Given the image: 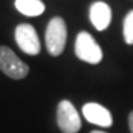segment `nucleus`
<instances>
[{
	"label": "nucleus",
	"instance_id": "1",
	"mask_svg": "<svg viewBox=\"0 0 133 133\" xmlns=\"http://www.w3.org/2000/svg\"><path fill=\"white\" fill-rule=\"evenodd\" d=\"M66 42V25L63 18L56 16L49 21L45 31V44L50 56H60Z\"/></svg>",
	"mask_w": 133,
	"mask_h": 133
},
{
	"label": "nucleus",
	"instance_id": "8",
	"mask_svg": "<svg viewBox=\"0 0 133 133\" xmlns=\"http://www.w3.org/2000/svg\"><path fill=\"white\" fill-rule=\"evenodd\" d=\"M15 7L26 16H38L45 11V4L41 0H15Z\"/></svg>",
	"mask_w": 133,
	"mask_h": 133
},
{
	"label": "nucleus",
	"instance_id": "9",
	"mask_svg": "<svg viewBox=\"0 0 133 133\" xmlns=\"http://www.w3.org/2000/svg\"><path fill=\"white\" fill-rule=\"evenodd\" d=\"M124 39L128 45H133V10L124 19Z\"/></svg>",
	"mask_w": 133,
	"mask_h": 133
},
{
	"label": "nucleus",
	"instance_id": "6",
	"mask_svg": "<svg viewBox=\"0 0 133 133\" xmlns=\"http://www.w3.org/2000/svg\"><path fill=\"white\" fill-rule=\"evenodd\" d=\"M83 114L88 122L102 126V128H109L113 124L111 113L99 103H94V102L86 103L83 106Z\"/></svg>",
	"mask_w": 133,
	"mask_h": 133
},
{
	"label": "nucleus",
	"instance_id": "4",
	"mask_svg": "<svg viewBox=\"0 0 133 133\" xmlns=\"http://www.w3.org/2000/svg\"><path fill=\"white\" fill-rule=\"evenodd\" d=\"M57 125L63 133H77L82 121L79 113L69 101H61L57 106Z\"/></svg>",
	"mask_w": 133,
	"mask_h": 133
},
{
	"label": "nucleus",
	"instance_id": "5",
	"mask_svg": "<svg viewBox=\"0 0 133 133\" xmlns=\"http://www.w3.org/2000/svg\"><path fill=\"white\" fill-rule=\"evenodd\" d=\"M15 41L16 45L27 54L35 56L41 50V42L35 29L29 23L18 25L15 29Z\"/></svg>",
	"mask_w": 133,
	"mask_h": 133
},
{
	"label": "nucleus",
	"instance_id": "2",
	"mask_svg": "<svg viewBox=\"0 0 133 133\" xmlns=\"http://www.w3.org/2000/svg\"><path fill=\"white\" fill-rule=\"evenodd\" d=\"M75 53L77 58L88 64H98L103 57L101 46L95 42L92 35L87 31H80L77 34L75 42Z\"/></svg>",
	"mask_w": 133,
	"mask_h": 133
},
{
	"label": "nucleus",
	"instance_id": "10",
	"mask_svg": "<svg viewBox=\"0 0 133 133\" xmlns=\"http://www.w3.org/2000/svg\"><path fill=\"white\" fill-rule=\"evenodd\" d=\"M128 122H129V130H130V133H133V111H130V114H129Z\"/></svg>",
	"mask_w": 133,
	"mask_h": 133
},
{
	"label": "nucleus",
	"instance_id": "11",
	"mask_svg": "<svg viewBox=\"0 0 133 133\" xmlns=\"http://www.w3.org/2000/svg\"><path fill=\"white\" fill-rule=\"evenodd\" d=\"M91 133H107V132H102V130H92Z\"/></svg>",
	"mask_w": 133,
	"mask_h": 133
},
{
	"label": "nucleus",
	"instance_id": "3",
	"mask_svg": "<svg viewBox=\"0 0 133 133\" xmlns=\"http://www.w3.org/2000/svg\"><path fill=\"white\" fill-rule=\"evenodd\" d=\"M0 69L12 79L21 80L29 74V66L7 46H0Z\"/></svg>",
	"mask_w": 133,
	"mask_h": 133
},
{
	"label": "nucleus",
	"instance_id": "7",
	"mask_svg": "<svg viewBox=\"0 0 133 133\" xmlns=\"http://www.w3.org/2000/svg\"><path fill=\"white\" fill-rule=\"evenodd\" d=\"M90 21L92 26L102 31L106 27H109L111 21V10L103 2H95L90 7Z\"/></svg>",
	"mask_w": 133,
	"mask_h": 133
}]
</instances>
